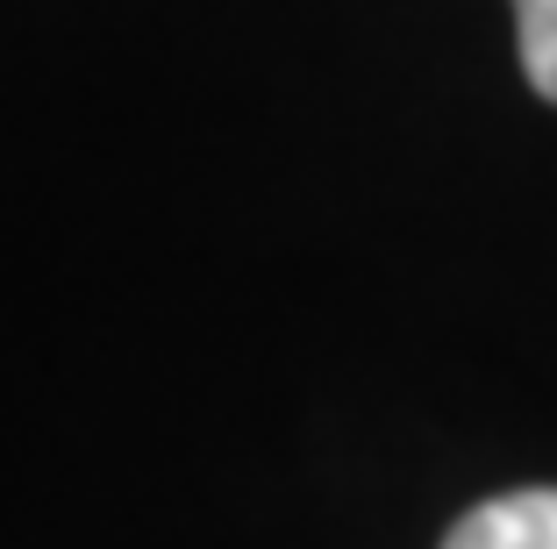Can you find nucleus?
<instances>
[{"label":"nucleus","mask_w":557,"mask_h":549,"mask_svg":"<svg viewBox=\"0 0 557 549\" xmlns=\"http://www.w3.org/2000/svg\"><path fill=\"white\" fill-rule=\"evenodd\" d=\"M515 43H522L529 86L557 108V0H515Z\"/></svg>","instance_id":"nucleus-2"},{"label":"nucleus","mask_w":557,"mask_h":549,"mask_svg":"<svg viewBox=\"0 0 557 549\" xmlns=\"http://www.w3.org/2000/svg\"><path fill=\"white\" fill-rule=\"evenodd\" d=\"M443 549H557V485H522V492L479 500L443 535Z\"/></svg>","instance_id":"nucleus-1"}]
</instances>
